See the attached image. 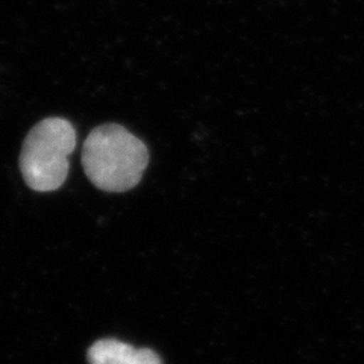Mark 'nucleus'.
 Masks as SVG:
<instances>
[{"label":"nucleus","mask_w":364,"mask_h":364,"mask_svg":"<svg viewBox=\"0 0 364 364\" xmlns=\"http://www.w3.org/2000/svg\"><path fill=\"white\" fill-rule=\"evenodd\" d=\"M149 163L146 144L120 124H102L90 132L82 149L85 175L109 193H122L139 184Z\"/></svg>","instance_id":"1"},{"label":"nucleus","mask_w":364,"mask_h":364,"mask_svg":"<svg viewBox=\"0 0 364 364\" xmlns=\"http://www.w3.org/2000/svg\"><path fill=\"white\" fill-rule=\"evenodd\" d=\"M75 128L60 117L44 119L33 127L20 155L23 179L32 190H58L68 175V156L75 151Z\"/></svg>","instance_id":"2"},{"label":"nucleus","mask_w":364,"mask_h":364,"mask_svg":"<svg viewBox=\"0 0 364 364\" xmlns=\"http://www.w3.org/2000/svg\"><path fill=\"white\" fill-rule=\"evenodd\" d=\"M90 364H163L154 350L134 348L116 338L99 340L87 352Z\"/></svg>","instance_id":"3"}]
</instances>
